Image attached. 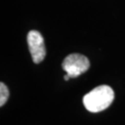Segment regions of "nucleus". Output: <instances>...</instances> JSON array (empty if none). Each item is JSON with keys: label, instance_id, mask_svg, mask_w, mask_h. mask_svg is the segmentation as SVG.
Segmentation results:
<instances>
[{"label": "nucleus", "instance_id": "2", "mask_svg": "<svg viewBox=\"0 0 125 125\" xmlns=\"http://www.w3.org/2000/svg\"><path fill=\"white\" fill-rule=\"evenodd\" d=\"M90 67L88 58L81 54H71L64 59L62 63L63 70L70 78H75L84 73Z\"/></svg>", "mask_w": 125, "mask_h": 125}, {"label": "nucleus", "instance_id": "1", "mask_svg": "<svg viewBox=\"0 0 125 125\" xmlns=\"http://www.w3.org/2000/svg\"><path fill=\"white\" fill-rule=\"evenodd\" d=\"M114 91L110 86L100 85L83 96V105L90 112L103 111L111 105L114 100Z\"/></svg>", "mask_w": 125, "mask_h": 125}, {"label": "nucleus", "instance_id": "3", "mask_svg": "<svg viewBox=\"0 0 125 125\" xmlns=\"http://www.w3.org/2000/svg\"><path fill=\"white\" fill-rule=\"evenodd\" d=\"M27 41L29 45V50L31 55L32 61L36 64L42 62L44 60L46 54L44 38L39 31H30L27 35Z\"/></svg>", "mask_w": 125, "mask_h": 125}, {"label": "nucleus", "instance_id": "4", "mask_svg": "<svg viewBox=\"0 0 125 125\" xmlns=\"http://www.w3.org/2000/svg\"><path fill=\"white\" fill-rule=\"evenodd\" d=\"M9 96V89L7 87V85L4 83H0V106L3 107L6 102L8 101Z\"/></svg>", "mask_w": 125, "mask_h": 125}]
</instances>
